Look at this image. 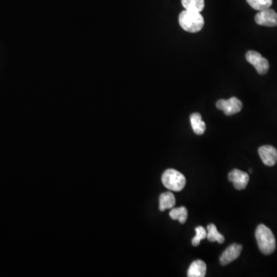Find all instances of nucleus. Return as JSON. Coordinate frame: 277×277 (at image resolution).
<instances>
[{
    "instance_id": "obj_17",
    "label": "nucleus",
    "mask_w": 277,
    "mask_h": 277,
    "mask_svg": "<svg viewBox=\"0 0 277 277\" xmlns=\"http://www.w3.org/2000/svg\"><path fill=\"white\" fill-rule=\"evenodd\" d=\"M195 230L197 234H196V236L193 239L192 244L193 246H198L201 240H204L205 238H207V232L203 226H198V227L195 229Z\"/></svg>"
},
{
    "instance_id": "obj_13",
    "label": "nucleus",
    "mask_w": 277,
    "mask_h": 277,
    "mask_svg": "<svg viewBox=\"0 0 277 277\" xmlns=\"http://www.w3.org/2000/svg\"><path fill=\"white\" fill-rule=\"evenodd\" d=\"M207 238L210 242H218L219 243H224L225 238L217 230V226L214 224H210L207 226Z\"/></svg>"
},
{
    "instance_id": "obj_5",
    "label": "nucleus",
    "mask_w": 277,
    "mask_h": 277,
    "mask_svg": "<svg viewBox=\"0 0 277 277\" xmlns=\"http://www.w3.org/2000/svg\"><path fill=\"white\" fill-rule=\"evenodd\" d=\"M246 59L251 65L256 68L259 75H264L269 70V62L267 59L262 57L260 53L251 50L246 53Z\"/></svg>"
},
{
    "instance_id": "obj_6",
    "label": "nucleus",
    "mask_w": 277,
    "mask_h": 277,
    "mask_svg": "<svg viewBox=\"0 0 277 277\" xmlns=\"http://www.w3.org/2000/svg\"><path fill=\"white\" fill-rule=\"evenodd\" d=\"M255 21L258 25L264 27H276L277 13L269 8L261 10L255 17Z\"/></svg>"
},
{
    "instance_id": "obj_1",
    "label": "nucleus",
    "mask_w": 277,
    "mask_h": 277,
    "mask_svg": "<svg viewBox=\"0 0 277 277\" xmlns=\"http://www.w3.org/2000/svg\"><path fill=\"white\" fill-rule=\"evenodd\" d=\"M256 239L258 246L263 254L273 253L276 247L275 236L270 229L263 224L259 225L256 230Z\"/></svg>"
},
{
    "instance_id": "obj_10",
    "label": "nucleus",
    "mask_w": 277,
    "mask_h": 277,
    "mask_svg": "<svg viewBox=\"0 0 277 277\" xmlns=\"http://www.w3.org/2000/svg\"><path fill=\"white\" fill-rule=\"evenodd\" d=\"M207 272V265L202 260L193 262L189 268L187 275L189 277H204Z\"/></svg>"
},
{
    "instance_id": "obj_7",
    "label": "nucleus",
    "mask_w": 277,
    "mask_h": 277,
    "mask_svg": "<svg viewBox=\"0 0 277 277\" xmlns=\"http://www.w3.org/2000/svg\"><path fill=\"white\" fill-rule=\"evenodd\" d=\"M228 178L238 191L244 190L249 180V174L237 169L232 170L229 174Z\"/></svg>"
},
{
    "instance_id": "obj_12",
    "label": "nucleus",
    "mask_w": 277,
    "mask_h": 277,
    "mask_svg": "<svg viewBox=\"0 0 277 277\" xmlns=\"http://www.w3.org/2000/svg\"><path fill=\"white\" fill-rule=\"evenodd\" d=\"M175 204V199L170 192L163 193L159 197V210L163 212L168 209L173 208Z\"/></svg>"
},
{
    "instance_id": "obj_9",
    "label": "nucleus",
    "mask_w": 277,
    "mask_h": 277,
    "mask_svg": "<svg viewBox=\"0 0 277 277\" xmlns=\"http://www.w3.org/2000/svg\"><path fill=\"white\" fill-rule=\"evenodd\" d=\"M242 249H243V246L241 245L236 244V243L230 245L220 256V264L222 266H225L237 259L240 256Z\"/></svg>"
},
{
    "instance_id": "obj_16",
    "label": "nucleus",
    "mask_w": 277,
    "mask_h": 277,
    "mask_svg": "<svg viewBox=\"0 0 277 277\" xmlns=\"http://www.w3.org/2000/svg\"><path fill=\"white\" fill-rule=\"evenodd\" d=\"M246 1L252 8L258 11L269 9L272 4V0H246Z\"/></svg>"
},
{
    "instance_id": "obj_11",
    "label": "nucleus",
    "mask_w": 277,
    "mask_h": 277,
    "mask_svg": "<svg viewBox=\"0 0 277 277\" xmlns=\"http://www.w3.org/2000/svg\"><path fill=\"white\" fill-rule=\"evenodd\" d=\"M191 123L193 130L197 135H203L206 131V123L202 120L200 113H193L191 116Z\"/></svg>"
},
{
    "instance_id": "obj_3",
    "label": "nucleus",
    "mask_w": 277,
    "mask_h": 277,
    "mask_svg": "<svg viewBox=\"0 0 277 277\" xmlns=\"http://www.w3.org/2000/svg\"><path fill=\"white\" fill-rule=\"evenodd\" d=\"M162 184L169 191L179 192L185 187V176L179 171L173 169H166L162 175Z\"/></svg>"
},
{
    "instance_id": "obj_2",
    "label": "nucleus",
    "mask_w": 277,
    "mask_h": 277,
    "mask_svg": "<svg viewBox=\"0 0 277 277\" xmlns=\"http://www.w3.org/2000/svg\"><path fill=\"white\" fill-rule=\"evenodd\" d=\"M179 23L185 31L194 33L202 30L204 19L200 12L185 10L179 14Z\"/></svg>"
},
{
    "instance_id": "obj_4",
    "label": "nucleus",
    "mask_w": 277,
    "mask_h": 277,
    "mask_svg": "<svg viewBox=\"0 0 277 277\" xmlns=\"http://www.w3.org/2000/svg\"><path fill=\"white\" fill-rule=\"evenodd\" d=\"M217 107L224 112L226 116H232L241 111L243 104L236 97H231L229 100H219L217 103Z\"/></svg>"
},
{
    "instance_id": "obj_14",
    "label": "nucleus",
    "mask_w": 277,
    "mask_h": 277,
    "mask_svg": "<svg viewBox=\"0 0 277 277\" xmlns=\"http://www.w3.org/2000/svg\"><path fill=\"white\" fill-rule=\"evenodd\" d=\"M182 7L187 10L201 12L205 7L204 0H181Z\"/></svg>"
},
{
    "instance_id": "obj_8",
    "label": "nucleus",
    "mask_w": 277,
    "mask_h": 277,
    "mask_svg": "<svg viewBox=\"0 0 277 277\" xmlns=\"http://www.w3.org/2000/svg\"><path fill=\"white\" fill-rule=\"evenodd\" d=\"M262 162L266 166H272L277 162V149L272 146H262L258 150Z\"/></svg>"
},
{
    "instance_id": "obj_15",
    "label": "nucleus",
    "mask_w": 277,
    "mask_h": 277,
    "mask_svg": "<svg viewBox=\"0 0 277 277\" xmlns=\"http://www.w3.org/2000/svg\"><path fill=\"white\" fill-rule=\"evenodd\" d=\"M169 217L172 220H179V223H185L188 217V212L184 207L172 208L169 212Z\"/></svg>"
}]
</instances>
